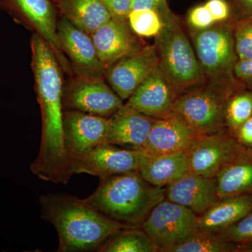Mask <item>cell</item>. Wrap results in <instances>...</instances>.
Here are the masks:
<instances>
[{
	"label": "cell",
	"instance_id": "obj_1",
	"mask_svg": "<svg viewBox=\"0 0 252 252\" xmlns=\"http://www.w3.org/2000/svg\"><path fill=\"white\" fill-rule=\"evenodd\" d=\"M32 69L42 117L39 154L31 170L40 180L67 185L73 173L63 137V85L59 61L40 34L32 38Z\"/></svg>",
	"mask_w": 252,
	"mask_h": 252
},
{
	"label": "cell",
	"instance_id": "obj_2",
	"mask_svg": "<svg viewBox=\"0 0 252 252\" xmlns=\"http://www.w3.org/2000/svg\"><path fill=\"white\" fill-rule=\"evenodd\" d=\"M41 218L57 230V252L97 251L114 233L129 225L104 216L85 200L61 193L43 194L39 198Z\"/></svg>",
	"mask_w": 252,
	"mask_h": 252
},
{
	"label": "cell",
	"instance_id": "obj_3",
	"mask_svg": "<svg viewBox=\"0 0 252 252\" xmlns=\"http://www.w3.org/2000/svg\"><path fill=\"white\" fill-rule=\"evenodd\" d=\"M165 199V189L147 182L139 172L99 177L97 189L84 199L104 216L141 227L154 207Z\"/></svg>",
	"mask_w": 252,
	"mask_h": 252
},
{
	"label": "cell",
	"instance_id": "obj_4",
	"mask_svg": "<svg viewBox=\"0 0 252 252\" xmlns=\"http://www.w3.org/2000/svg\"><path fill=\"white\" fill-rule=\"evenodd\" d=\"M163 26L155 36L159 66L179 94L203 85V71L195 51L181 26L180 19L170 8L158 12Z\"/></svg>",
	"mask_w": 252,
	"mask_h": 252
},
{
	"label": "cell",
	"instance_id": "obj_5",
	"mask_svg": "<svg viewBox=\"0 0 252 252\" xmlns=\"http://www.w3.org/2000/svg\"><path fill=\"white\" fill-rule=\"evenodd\" d=\"M234 21L217 23L207 29L192 30L191 37L195 56L205 80L211 85L231 94L243 86L234 77L238 58L235 51Z\"/></svg>",
	"mask_w": 252,
	"mask_h": 252
},
{
	"label": "cell",
	"instance_id": "obj_6",
	"mask_svg": "<svg viewBox=\"0 0 252 252\" xmlns=\"http://www.w3.org/2000/svg\"><path fill=\"white\" fill-rule=\"evenodd\" d=\"M229 93L215 86H199L176 97L172 117L199 135L225 130L224 107Z\"/></svg>",
	"mask_w": 252,
	"mask_h": 252
},
{
	"label": "cell",
	"instance_id": "obj_7",
	"mask_svg": "<svg viewBox=\"0 0 252 252\" xmlns=\"http://www.w3.org/2000/svg\"><path fill=\"white\" fill-rule=\"evenodd\" d=\"M198 216L187 207L167 199L158 203L141 228L164 252L184 243L198 230Z\"/></svg>",
	"mask_w": 252,
	"mask_h": 252
},
{
	"label": "cell",
	"instance_id": "obj_8",
	"mask_svg": "<svg viewBox=\"0 0 252 252\" xmlns=\"http://www.w3.org/2000/svg\"><path fill=\"white\" fill-rule=\"evenodd\" d=\"M153 154L143 149H119L103 144L71 162L74 174L85 173L97 177L140 172Z\"/></svg>",
	"mask_w": 252,
	"mask_h": 252
},
{
	"label": "cell",
	"instance_id": "obj_9",
	"mask_svg": "<svg viewBox=\"0 0 252 252\" xmlns=\"http://www.w3.org/2000/svg\"><path fill=\"white\" fill-rule=\"evenodd\" d=\"M110 86L97 76L83 77L63 93V109L110 118L124 105Z\"/></svg>",
	"mask_w": 252,
	"mask_h": 252
},
{
	"label": "cell",
	"instance_id": "obj_10",
	"mask_svg": "<svg viewBox=\"0 0 252 252\" xmlns=\"http://www.w3.org/2000/svg\"><path fill=\"white\" fill-rule=\"evenodd\" d=\"M64 145L70 162L94 147L107 144L110 119L77 110L63 114Z\"/></svg>",
	"mask_w": 252,
	"mask_h": 252
},
{
	"label": "cell",
	"instance_id": "obj_11",
	"mask_svg": "<svg viewBox=\"0 0 252 252\" xmlns=\"http://www.w3.org/2000/svg\"><path fill=\"white\" fill-rule=\"evenodd\" d=\"M241 145L225 130L210 135H200L189 154L190 172L206 177H216Z\"/></svg>",
	"mask_w": 252,
	"mask_h": 252
},
{
	"label": "cell",
	"instance_id": "obj_12",
	"mask_svg": "<svg viewBox=\"0 0 252 252\" xmlns=\"http://www.w3.org/2000/svg\"><path fill=\"white\" fill-rule=\"evenodd\" d=\"M159 65L155 46L141 47L105 69L110 87L121 99L127 100Z\"/></svg>",
	"mask_w": 252,
	"mask_h": 252
},
{
	"label": "cell",
	"instance_id": "obj_13",
	"mask_svg": "<svg viewBox=\"0 0 252 252\" xmlns=\"http://www.w3.org/2000/svg\"><path fill=\"white\" fill-rule=\"evenodd\" d=\"M178 94L160 66L136 89L125 104L149 117H172V107Z\"/></svg>",
	"mask_w": 252,
	"mask_h": 252
},
{
	"label": "cell",
	"instance_id": "obj_14",
	"mask_svg": "<svg viewBox=\"0 0 252 252\" xmlns=\"http://www.w3.org/2000/svg\"><path fill=\"white\" fill-rule=\"evenodd\" d=\"M127 20L111 18L91 35L99 61L105 69L141 46Z\"/></svg>",
	"mask_w": 252,
	"mask_h": 252
},
{
	"label": "cell",
	"instance_id": "obj_15",
	"mask_svg": "<svg viewBox=\"0 0 252 252\" xmlns=\"http://www.w3.org/2000/svg\"><path fill=\"white\" fill-rule=\"evenodd\" d=\"M165 189V199L187 207L200 216L219 200L216 177L190 173Z\"/></svg>",
	"mask_w": 252,
	"mask_h": 252
},
{
	"label": "cell",
	"instance_id": "obj_16",
	"mask_svg": "<svg viewBox=\"0 0 252 252\" xmlns=\"http://www.w3.org/2000/svg\"><path fill=\"white\" fill-rule=\"evenodd\" d=\"M110 119L107 144L126 149H142L157 119L145 115L125 104Z\"/></svg>",
	"mask_w": 252,
	"mask_h": 252
},
{
	"label": "cell",
	"instance_id": "obj_17",
	"mask_svg": "<svg viewBox=\"0 0 252 252\" xmlns=\"http://www.w3.org/2000/svg\"><path fill=\"white\" fill-rule=\"evenodd\" d=\"M198 136L178 118L157 119L142 149L153 155L187 152Z\"/></svg>",
	"mask_w": 252,
	"mask_h": 252
},
{
	"label": "cell",
	"instance_id": "obj_18",
	"mask_svg": "<svg viewBox=\"0 0 252 252\" xmlns=\"http://www.w3.org/2000/svg\"><path fill=\"white\" fill-rule=\"evenodd\" d=\"M57 36L63 52L79 67L91 72H105L91 36L76 27L67 18L58 23Z\"/></svg>",
	"mask_w": 252,
	"mask_h": 252
},
{
	"label": "cell",
	"instance_id": "obj_19",
	"mask_svg": "<svg viewBox=\"0 0 252 252\" xmlns=\"http://www.w3.org/2000/svg\"><path fill=\"white\" fill-rule=\"evenodd\" d=\"M15 7L39 32L54 51L61 67L69 72V63L60 46L56 16L49 0H10Z\"/></svg>",
	"mask_w": 252,
	"mask_h": 252
},
{
	"label": "cell",
	"instance_id": "obj_20",
	"mask_svg": "<svg viewBox=\"0 0 252 252\" xmlns=\"http://www.w3.org/2000/svg\"><path fill=\"white\" fill-rule=\"evenodd\" d=\"M252 210V194L219 199L198 216V230L220 234Z\"/></svg>",
	"mask_w": 252,
	"mask_h": 252
},
{
	"label": "cell",
	"instance_id": "obj_21",
	"mask_svg": "<svg viewBox=\"0 0 252 252\" xmlns=\"http://www.w3.org/2000/svg\"><path fill=\"white\" fill-rule=\"evenodd\" d=\"M219 198L252 195V149L240 147L216 177Z\"/></svg>",
	"mask_w": 252,
	"mask_h": 252
},
{
	"label": "cell",
	"instance_id": "obj_22",
	"mask_svg": "<svg viewBox=\"0 0 252 252\" xmlns=\"http://www.w3.org/2000/svg\"><path fill=\"white\" fill-rule=\"evenodd\" d=\"M139 173L151 185L165 188L190 173L188 152L152 155Z\"/></svg>",
	"mask_w": 252,
	"mask_h": 252
},
{
	"label": "cell",
	"instance_id": "obj_23",
	"mask_svg": "<svg viewBox=\"0 0 252 252\" xmlns=\"http://www.w3.org/2000/svg\"><path fill=\"white\" fill-rule=\"evenodd\" d=\"M65 17L89 35L112 18L102 0H61Z\"/></svg>",
	"mask_w": 252,
	"mask_h": 252
},
{
	"label": "cell",
	"instance_id": "obj_24",
	"mask_svg": "<svg viewBox=\"0 0 252 252\" xmlns=\"http://www.w3.org/2000/svg\"><path fill=\"white\" fill-rule=\"evenodd\" d=\"M97 252H158V248L141 227H129L109 237Z\"/></svg>",
	"mask_w": 252,
	"mask_h": 252
},
{
	"label": "cell",
	"instance_id": "obj_25",
	"mask_svg": "<svg viewBox=\"0 0 252 252\" xmlns=\"http://www.w3.org/2000/svg\"><path fill=\"white\" fill-rule=\"evenodd\" d=\"M252 116V90L240 88L228 94L224 107L225 129L234 137L235 132Z\"/></svg>",
	"mask_w": 252,
	"mask_h": 252
},
{
	"label": "cell",
	"instance_id": "obj_26",
	"mask_svg": "<svg viewBox=\"0 0 252 252\" xmlns=\"http://www.w3.org/2000/svg\"><path fill=\"white\" fill-rule=\"evenodd\" d=\"M240 246L222 238L220 234L198 230L188 240L164 252H240Z\"/></svg>",
	"mask_w": 252,
	"mask_h": 252
},
{
	"label": "cell",
	"instance_id": "obj_27",
	"mask_svg": "<svg viewBox=\"0 0 252 252\" xmlns=\"http://www.w3.org/2000/svg\"><path fill=\"white\" fill-rule=\"evenodd\" d=\"M127 22L134 33L144 37H155L163 26L160 14L152 9L131 11Z\"/></svg>",
	"mask_w": 252,
	"mask_h": 252
},
{
	"label": "cell",
	"instance_id": "obj_28",
	"mask_svg": "<svg viewBox=\"0 0 252 252\" xmlns=\"http://www.w3.org/2000/svg\"><path fill=\"white\" fill-rule=\"evenodd\" d=\"M233 34L238 60L252 59V16H243L235 21Z\"/></svg>",
	"mask_w": 252,
	"mask_h": 252
},
{
	"label": "cell",
	"instance_id": "obj_29",
	"mask_svg": "<svg viewBox=\"0 0 252 252\" xmlns=\"http://www.w3.org/2000/svg\"><path fill=\"white\" fill-rule=\"evenodd\" d=\"M220 235L227 241L240 246L252 243V210Z\"/></svg>",
	"mask_w": 252,
	"mask_h": 252
},
{
	"label": "cell",
	"instance_id": "obj_30",
	"mask_svg": "<svg viewBox=\"0 0 252 252\" xmlns=\"http://www.w3.org/2000/svg\"><path fill=\"white\" fill-rule=\"evenodd\" d=\"M187 20L192 30L196 31L207 29L216 23L205 4L192 8L189 11Z\"/></svg>",
	"mask_w": 252,
	"mask_h": 252
},
{
	"label": "cell",
	"instance_id": "obj_31",
	"mask_svg": "<svg viewBox=\"0 0 252 252\" xmlns=\"http://www.w3.org/2000/svg\"><path fill=\"white\" fill-rule=\"evenodd\" d=\"M215 23L229 21L231 16V6L227 0H207L205 3Z\"/></svg>",
	"mask_w": 252,
	"mask_h": 252
},
{
	"label": "cell",
	"instance_id": "obj_32",
	"mask_svg": "<svg viewBox=\"0 0 252 252\" xmlns=\"http://www.w3.org/2000/svg\"><path fill=\"white\" fill-rule=\"evenodd\" d=\"M234 77L240 86L252 90V59L238 60L235 64Z\"/></svg>",
	"mask_w": 252,
	"mask_h": 252
},
{
	"label": "cell",
	"instance_id": "obj_33",
	"mask_svg": "<svg viewBox=\"0 0 252 252\" xmlns=\"http://www.w3.org/2000/svg\"><path fill=\"white\" fill-rule=\"evenodd\" d=\"M112 18L127 20L132 0H102Z\"/></svg>",
	"mask_w": 252,
	"mask_h": 252
},
{
	"label": "cell",
	"instance_id": "obj_34",
	"mask_svg": "<svg viewBox=\"0 0 252 252\" xmlns=\"http://www.w3.org/2000/svg\"><path fill=\"white\" fill-rule=\"evenodd\" d=\"M234 137L242 147L252 149V116L239 127Z\"/></svg>",
	"mask_w": 252,
	"mask_h": 252
},
{
	"label": "cell",
	"instance_id": "obj_35",
	"mask_svg": "<svg viewBox=\"0 0 252 252\" xmlns=\"http://www.w3.org/2000/svg\"><path fill=\"white\" fill-rule=\"evenodd\" d=\"M168 7L167 0H132L131 11L152 9L158 12Z\"/></svg>",
	"mask_w": 252,
	"mask_h": 252
},
{
	"label": "cell",
	"instance_id": "obj_36",
	"mask_svg": "<svg viewBox=\"0 0 252 252\" xmlns=\"http://www.w3.org/2000/svg\"><path fill=\"white\" fill-rule=\"evenodd\" d=\"M232 2L243 16H252V0H232Z\"/></svg>",
	"mask_w": 252,
	"mask_h": 252
},
{
	"label": "cell",
	"instance_id": "obj_37",
	"mask_svg": "<svg viewBox=\"0 0 252 252\" xmlns=\"http://www.w3.org/2000/svg\"><path fill=\"white\" fill-rule=\"evenodd\" d=\"M240 252H252V243L248 245H241Z\"/></svg>",
	"mask_w": 252,
	"mask_h": 252
}]
</instances>
